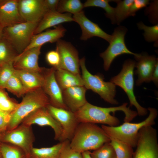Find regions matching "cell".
Returning <instances> with one entry per match:
<instances>
[{
  "mask_svg": "<svg viewBox=\"0 0 158 158\" xmlns=\"http://www.w3.org/2000/svg\"><path fill=\"white\" fill-rule=\"evenodd\" d=\"M127 103L116 107H104L93 105L87 102L74 112L79 123H100L111 126H118L119 120L111 115L117 111H123L125 115L124 122H130L138 115L137 111L127 107Z\"/></svg>",
  "mask_w": 158,
  "mask_h": 158,
  "instance_id": "1",
  "label": "cell"
},
{
  "mask_svg": "<svg viewBox=\"0 0 158 158\" xmlns=\"http://www.w3.org/2000/svg\"><path fill=\"white\" fill-rule=\"evenodd\" d=\"M110 139L101 127L96 124L80 123L69 145L73 150L80 153L95 150Z\"/></svg>",
  "mask_w": 158,
  "mask_h": 158,
  "instance_id": "2",
  "label": "cell"
},
{
  "mask_svg": "<svg viewBox=\"0 0 158 158\" xmlns=\"http://www.w3.org/2000/svg\"><path fill=\"white\" fill-rule=\"evenodd\" d=\"M147 109L149 112L148 116L140 122H124L122 125L116 126L102 125L101 127L109 138L119 140L132 148L135 147L140 129L144 126H152L155 124V120L158 113L157 109L150 107Z\"/></svg>",
  "mask_w": 158,
  "mask_h": 158,
  "instance_id": "3",
  "label": "cell"
},
{
  "mask_svg": "<svg viewBox=\"0 0 158 158\" xmlns=\"http://www.w3.org/2000/svg\"><path fill=\"white\" fill-rule=\"evenodd\" d=\"M50 104L49 98L42 88L27 92L22 101L11 114L7 131L12 130L19 125L23 119L35 110L47 108Z\"/></svg>",
  "mask_w": 158,
  "mask_h": 158,
  "instance_id": "4",
  "label": "cell"
},
{
  "mask_svg": "<svg viewBox=\"0 0 158 158\" xmlns=\"http://www.w3.org/2000/svg\"><path fill=\"white\" fill-rule=\"evenodd\" d=\"M84 57L80 59V66L81 76L84 86L87 90H90L97 94L106 102L112 104H118L115 99L116 93V85L111 81L106 82L100 74L92 75L87 69Z\"/></svg>",
  "mask_w": 158,
  "mask_h": 158,
  "instance_id": "5",
  "label": "cell"
},
{
  "mask_svg": "<svg viewBox=\"0 0 158 158\" xmlns=\"http://www.w3.org/2000/svg\"><path fill=\"white\" fill-rule=\"evenodd\" d=\"M135 62L134 61L130 59L126 60L123 64L121 71L117 75L113 77L110 81L123 90L129 99L130 106H133L135 107L138 114L144 116L147 114L148 110L139 104L134 91V70Z\"/></svg>",
  "mask_w": 158,
  "mask_h": 158,
  "instance_id": "6",
  "label": "cell"
},
{
  "mask_svg": "<svg viewBox=\"0 0 158 158\" xmlns=\"http://www.w3.org/2000/svg\"><path fill=\"white\" fill-rule=\"evenodd\" d=\"M38 24L25 22L5 28L3 37L11 43L19 54L29 44Z\"/></svg>",
  "mask_w": 158,
  "mask_h": 158,
  "instance_id": "7",
  "label": "cell"
},
{
  "mask_svg": "<svg viewBox=\"0 0 158 158\" xmlns=\"http://www.w3.org/2000/svg\"><path fill=\"white\" fill-rule=\"evenodd\" d=\"M127 31L125 27L119 26L114 30L112 34L109 44L106 49L100 54L103 60L104 70L109 69L113 60L118 56L124 54H131L135 58L139 57L140 54L134 53L127 48L125 43V36Z\"/></svg>",
  "mask_w": 158,
  "mask_h": 158,
  "instance_id": "8",
  "label": "cell"
},
{
  "mask_svg": "<svg viewBox=\"0 0 158 158\" xmlns=\"http://www.w3.org/2000/svg\"><path fill=\"white\" fill-rule=\"evenodd\" d=\"M136 150L132 158H158L157 130L152 126H145L138 133Z\"/></svg>",
  "mask_w": 158,
  "mask_h": 158,
  "instance_id": "9",
  "label": "cell"
},
{
  "mask_svg": "<svg viewBox=\"0 0 158 158\" xmlns=\"http://www.w3.org/2000/svg\"><path fill=\"white\" fill-rule=\"evenodd\" d=\"M2 142L10 143L18 147L30 158L35 140L31 126L21 123L15 128L1 134Z\"/></svg>",
  "mask_w": 158,
  "mask_h": 158,
  "instance_id": "10",
  "label": "cell"
},
{
  "mask_svg": "<svg viewBox=\"0 0 158 158\" xmlns=\"http://www.w3.org/2000/svg\"><path fill=\"white\" fill-rule=\"evenodd\" d=\"M56 50L59 53L60 57V64L57 68L80 74L78 52L71 43L60 39L56 42Z\"/></svg>",
  "mask_w": 158,
  "mask_h": 158,
  "instance_id": "11",
  "label": "cell"
},
{
  "mask_svg": "<svg viewBox=\"0 0 158 158\" xmlns=\"http://www.w3.org/2000/svg\"><path fill=\"white\" fill-rule=\"evenodd\" d=\"M47 108L60 124L62 133L60 142L70 141L79 123L74 112L69 110L55 107L49 104Z\"/></svg>",
  "mask_w": 158,
  "mask_h": 158,
  "instance_id": "12",
  "label": "cell"
},
{
  "mask_svg": "<svg viewBox=\"0 0 158 158\" xmlns=\"http://www.w3.org/2000/svg\"><path fill=\"white\" fill-rule=\"evenodd\" d=\"M55 68H43L44 82L42 89L48 96L50 104L55 107L68 109L64 102L62 90L56 79Z\"/></svg>",
  "mask_w": 158,
  "mask_h": 158,
  "instance_id": "13",
  "label": "cell"
},
{
  "mask_svg": "<svg viewBox=\"0 0 158 158\" xmlns=\"http://www.w3.org/2000/svg\"><path fill=\"white\" fill-rule=\"evenodd\" d=\"M21 123L30 126L37 124L41 126H49L54 131L56 140H59L62 134L60 124L47 108H39L32 112L23 119Z\"/></svg>",
  "mask_w": 158,
  "mask_h": 158,
  "instance_id": "14",
  "label": "cell"
},
{
  "mask_svg": "<svg viewBox=\"0 0 158 158\" xmlns=\"http://www.w3.org/2000/svg\"><path fill=\"white\" fill-rule=\"evenodd\" d=\"M19 10L25 22L38 24L47 12L44 0H18Z\"/></svg>",
  "mask_w": 158,
  "mask_h": 158,
  "instance_id": "15",
  "label": "cell"
},
{
  "mask_svg": "<svg viewBox=\"0 0 158 158\" xmlns=\"http://www.w3.org/2000/svg\"><path fill=\"white\" fill-rule=\"evenodd\" d=\"M74 21L80 25L82 30L80 39L85 41L94 37H97L104 39L109 43L111 35L104 31L98 25L90 20L85 16L83 10L74 14L73 16Z\"/></svg>",
  "mask_w": 158,
  "mask_h": 158,
  "instance_id": "16",
  "label": "cell"
},
{
  "mask_svg": "<svg viewBox=\"0 0 158 158\" xmlns=\"http://www.w3.org/2000/svg\"><path fill=\"white\" fill-rule=\"evenodd\" d=\"M41 47L32 48L18 54L13 63L14 68L17 70L42 72L43 68L40 67L38 63Z\"/></svg>",
  "mask_w": 158,
  "mask_h": 158,
  "instance_id": "17",
  "label": "cell"
},
{
  "mask_svg": "<svg viewBox=\"0 0 158 158\" xmlns=\"http://www.w3.org/2000/svg\"><path fill=\"white\" fill-rule=\"evenodd\" d=\"M135 58L137 61L135 62L136 70L135 72L138 76L136 85L139 86L144 82H150L151 81L155 66L158 63V58L154 55H149L147 53H143Z\"/></svg>",
  "mask_w": 158,
  "mask_h": 158,
  "instance_id": "18",
  "label": "cell"
},
{
  "mask_svg": "<svg viewBox=\"0 0 158 158\" xmlns=\"http://www.w3.org/2000/svg\"><path fill=\"white\" fill-rule=\"evenodd\" d=\"M25 22L19 10L18 0H5L0 5V26L4 28Z\"/></svg>",
  "mask_w": 158,
  "mask_h": 158,
  "instance_id": "19",
  "label": "cell"
},
{
  "mask_svg": "<svg viewBox=\"0 0 158 158\" xmlns=\"http://www.w3.org/2000/svg\"><path fill=\"white\" fill-rule=\"evenodd\" d=\"M87 90L84 86H75L62 90L63 100L68 110L74 112L87 102L85 97Z\"/></svg>",
  "mask_w": 158,
  "mask_h": 158,
  "instance_id": "20",
  "label": "cell"
},
{
  "mask_svg": "<svg viewBox=\"0 0 158 158\" xmlns=\"http://www.w3.org/2000/svg\"><path fill=\"white\" fill-rule=\"evenodd\" d=\"M66 31L62 25H59L54 29L34 35L29 44L24 51L32 48L42 47L47 42H57L64 36Z\"/></svg>",
  "mask_w": 158,
  "mask_h": 158,
  "instance_id": "21",
  "label": "cell"
},
{
  "mask_svg": "<svg viewBox=\"0 0 158 158\" xmlns=\"http://www.w3.org/2000/svg\"><path fill=\"white\" fill-rule=\"evenodd\" d=\"M72 21H74V19L71 14L61 13L56 11H48L37 25L34 34L41 33L48 28L62 23Z\"/></svg>",
  "mask_w": 158,
  "mask_h": 158,
  "instance_id": "22",
  "label": "cell"
},
{
  "mask_svg": "<svg viewBox=\"0 0 158 158\" xmlns=\"http://www.w3.org/2000/svg\"><path fill=\"white\" fill-rule=\"evenodd\" d=\"M15 74L20 80L27 92L42 87L44 80L42 72L15 69Z\"/></svg>",
  "mask_w": 158,
  "mask_h": 158,
  "instance_id": "23",
  "label": "cell"
},
{
  "mask_svg": "<svg viewBox=\"0 0 158 158\" xmlns=\"http://www.w3.org/2000/svg\"><path fill=\"white\" fill-rule=\"evenodd\" d=\"M55 76L62 90L75 86H84V82L80 74H75L61 68L55 69Z\"/></svg>",
  "mask_w": 158,
  "mask_h": 158,
  "instance_id": "24",
  "label": "cell"
},
{
  "mask_svg": "<svg viewBox=\"0 0 158 158\" xmlns=\"http://www.w3.org/2000/svg\"><path fill=\"white\" fill-rule=\"evenodd\" d=\"M63 144V142L49 147L36 148L33 147L30 158H59Z\"/></svg>",
  "mask_w": 158,
  "mask_h": 158,
  "instance_id": "25",
  "label": "cell"
},
{
  "mask_svg": "<svg viewBox=\"0 0 158 158\" xmlns=\"http://www.w3.org/2000/svg\"><path fill=\"white\" fill-rule=\"evenodd\" d=\"M18 55L11 43L3 37L0 39V66L13 63Z\"/></svg>",
  "mask_w": 158,
  "mask_h": 158,
  "instance_id": "26",
  "label": "cell"
},
{
  "mask_svg": "<svg viewBox=\"0 0 158 158\" xmlns=\"http://www.w3.org/2000/svg\"><path fill=\"white\" fill-rule=\"evenodd\" d=\"M110 0H87L83 4L84 8L96 7L102 8L105 11L106 16L111 20L112 24H116L115 8L111 6L109 2L113 1Z\"/></svg>",
  "mask_w": 158,
  "mask_h": 158,
  "instance_id": "27",
  "label": "cell"
},
{
  "mask_svg": "<svg viewBox=\"0 0 158 158\" xmlns=\"http://www.w3.org/2000/svg\"><path fill=\"white\" fill-rule=\"evenodd\" d=\"M83 4L79 0H59L56 11L61 13L73 15L83 11Z\"/></svg>",
  "mask_w": 158,
  "mask_h": 158,
  "instance_id": "28",
  "label": "cell"
},
{
  "mask_svg": "<svg viewBox=\"0 0 158 158\" xmlns=\"http://www.w3.org/2000/svg\"><path fill=\"white\" fill-rule=\"evenodd\" d=\"M110 142L114 148L117 158H132L133 148L126 143L116 139L109 138Z\"/></svg>",
  "mask_w": 158,
  "mask_h": 158,
  "instance_id": "29",
  "label": "cell"
},
{
  "mask_svg": "<svg viewBox=\"0 0 158 158\" xmlns=\"http://www.w3.org/2000/svg\"><path fill=\"white\" fill-rule=\"evenodd\" d=\"M134 0H114L117 3L115 8L116 24L119 25L124 20L129 17L130 7Z\"/></svg>",
  "mask_w": 158,
  "mask_h": 158,
  "instance_id": "30",
  "label": "cell"
},
{
  "mask_svg": "<svg viewBox=\"0 0 158 158\" xmlns=\"http://www.w3.org/2000/svg\"><path fill=\"white\" fill-rule=\"evenodd\" d=\"M0 151L2 158H27L21 149L10 143L2 142L0 145Z\"/></svg>",
  "mask_w": 158,
  "mask_h": 158,
  "instance_id": "31",
  "label": "cell"
},
{
  "mask_svg": "<svg viewBox=\"0 0 158 158\" xmlns=\"http://www.w3.org/2000/svg\"><path fill=\"white\" fill-rule=\"evenodd\" d=\"M4 88L6 89L18 97L23 96L27 92L20 80L15 73L7 81Z\"/></svg>",
  "mask_w": 158,
  "mask_h": 158,
  "instance_id": "32",
  "label": "cell"
},
{
  "mask_svg": "<svg viewBox=\"0 0 158 158\" xmlns=\"http://www.w3.org/2000/svg\"><path fill=\"white\" fill-rule=\"evenodd\" d=\"M139 29L143 30V34L145 40L148 42H154V46H158V24L149 26L145 25L142 22L137 23Z\"/></svg>",
  "mask_w": 158,
  "mask_h": 158,
  "instance_id": "33",
  "label": "cell"
},
{
  "mask_svg": "<svg viewBox=\"0 0 158 158\" xmlns=\"http://www.w3.org/2000/svg\"><path fill=\"white\" fill-rule=\"evenodd\" d=\"M90 155L92 158H117L114 150L110 142L105 143L91 152Z\"/></svg>",
  "mask_w": 158,
  "mask_h": 158,
  "instance_id": "34",
  "label": "cell"
},
{
  "mask_svg": "<svg viewBox=\"0 0 158 158\" xmlns=\"http://www.w3.org/2000/svg\"><path fill=\"white\" fill-rule=\"evenodd\" d=\"M3 89L0 88V109L11 113L18 103L10 98Z\"/></svg>",
  "mask_w": 158,
  "mask_h": 158,
  "instance_id": "35",
  "label": "cell"
},
{
  "mask_svg": "<svg viewBox=\"0 0 158 158\" xmlns=\"http://www.w3.org/2000/svg\"><path fill=\"white\" fill-rule=\"evenodd\" d=\"M15 69L13 63L3 64L0 66V88L4 87L9 79L14 74Z\"/></svg>",
  "mask_w": 158,
  "mask_h": 158,
  "instance_id": "36",
  "label": "cell"
},
{
  "mask_svg": "<svg viewBox=\"0 0 158 158\" xmlns=\"http://www.w3.org/2000/svg\"><path fill=\"white\" fill-rule=\"evenodd\" d=\"M63 147L59 158H82L81 153L76 152L71 148L70 141H63Z\"/></svg>",
  "mask_w": 158,
  "mask_h": 158,
  "instance_id": "37",
  "label": "cell"
},
{
  "mask_svg": "<svg viewBox=\"0 0 158 158\" xmlns=\"http://www.w3.org/2000/svg\"><path fill=\"white\" fill-rule=\"evenodd\" d=\"M45 58L48 64L55 69L58 67L60 63V57L56 50H51L48 51L46 54Z\"/></svg>",
  "mask_w": 158,
  "mask_h": 158,
  "instance_id": "38",
  "label": "cell"
},
{
  "mask_svg": "<svg viewBox=\"0 0 158 158\" xmlns=\"http://www.w3.org/2000/svg\"><path fill=\"white\" fill-rule=\"evenodd\" d=\"M148 0H134L131 6L128 14V16H134L136 12L141 9L146 7L150 4Z\"/></svg>",
  "mask_w": 158,
  "mask_h": 158,
  "instance_id": "39",
  "label": "cell"
},
{
  "mask_svg": "<svg viewBox=\"0 0 158 158\" xmlns=\"http://www.w3.org/2000/svg\"><path fill=\"white\" fill-rule=\"evenodd\" d=\"M11 113L0 109V133L7 130L11 118Z\"/></svg>",
  "mask_w": 158,
  "mask_h": 158,
  "instance_id": "40",
  "label": "cell"
},
{
  "mask_svg": "<svg viewBox=\"0 0 158 158\" xmlns=\"http://www.w3.org/2000/svg\"><path fill=\"white\" fill-rule=\"evenodd\" d=\"M44 4L47 11H56L59 0H44Z\"/></svg>",
  "mask_w": 158,
  "mask_h": 158,
  "instance_id": "41",
  "label": "cell"
},
{
  "mask_svg": "<svg viewBox=\"0 0 158 158\" xmlns=\"http://www.w3.org/2000/svg\"><path fill=\"white\" fill-rule=\"evenodd\" d=\"M151 81H152L155 84L158 85V63L156 64L153 72Z\"/></svg>",
  "mask_w": 158,
  "mask_h": 158,
  "instance_id": "42",
  "label": "cell"
},
{
  "mask_svg": "<svg viewBox=\"0 0 158 158\" xmlns=\"http://www.w3.org/2000/svg\"><path fill=\"white\" fill-rule=\"evenodd\" d=\"M82 158H92L91 157L90 151H87L83 152L81 153Z\"/></svg>",
  "mask_w": 158,
  "mask_h": 158,
  "instance_id": "43",
  "label": "cell"
},
{
  "mask_svg": "<svg viewBox=\"0 0 158 158\" xmlns=\"http://www.w3.org/2000/svg\"><path fill=\"white\" fill-rule=\"evenodd\" d=\"M4 28L0 26V39L3 37V31Z\"/></svg>",
  "mask_w": 158,
  "mask_h": 158,
  "instance_id": "44",
  "label": "cell"
},
{
  "mask_svg": "<svg viewBox=\"0 0 158 158\" xmlns=\"http://www.w3.org/2000/svg\"><path fill=\"white\" fill-rule=\"evenodd\" d=\"M1 141V134L0 133V145L2 143Z\"/></svg>",
  "mask_w": 158,
  "mask_h": 158,
  "instance_id": "45",
  "label": "cell"
},
{
  "mask_svg": "<svg viewBox=\"0 0 158 158\" xmlns=\"http://www.w3.org/2000/svg\"><path fill=\"white\" fill-rule=\"evenodd\" d=\"M5 0H0V5L5 1Z\"/></svg>",
  "mask_w": 158,
  "mask_h": 158,
  "instance_id": "46",
  "label": "cell"
},
{
  "mask_svg": "<svg viewBox=\"0 0 158 158\" xmlns=\"http://www.w3.org/2000/svg\"><path fill=\"white\" fill-rule=\"evenodd\" d=\"M0 158H2V155L0 151Z\"/></svg>",
  "mask_w": 158,
  "mask_h": 158,
  "instance_id": "47",
  "label": "cell"
}]
</instances>
